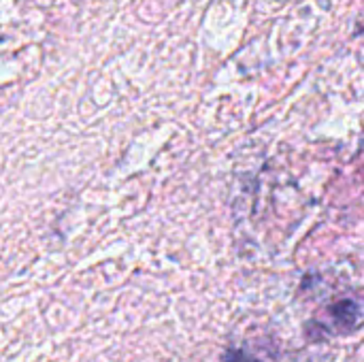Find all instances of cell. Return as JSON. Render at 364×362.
Segmentation results:
<instances>
[{
	"label": "cell",
	"mask_w": 364,
	"mask_h": 362,
	"mask_svg": "<svg viewBox=\"0 0 364 362\" xmlns=\"http://www.w3.org/2000/svg\"><path fill=\"white\" fill-rule=\"evenodd\" d=\"M222 362H260V361H256L254 356H250V354H245V352H241V350H230V352H226V354H224Z\"/></svg>",
	"instance_id": "obj_2"
},
{
	"label": "cell",
	"mask_w": 364,
	"mask_h": 362,
	"mask_svg": "<svg viewBox=\"0 0 364 362\" xmlns=\"http://www.w3.org/2000/svg\"><path fill=\"white\" fill-rule=\"evenodd\" d=\"M333 316L339 324H346V326H354L356 318H358V307L352 303V301H343L339 305L333 307Z\"/></svg>",
	"instance_id": "obj_1"
}]
</instances>
